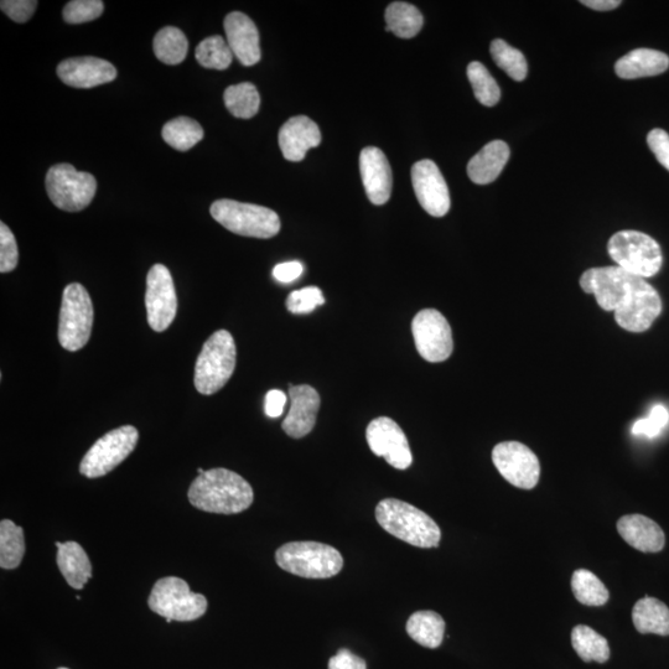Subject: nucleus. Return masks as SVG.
<instances>
[{
    "label": "nucleus",
    "instance_id": "nucleus-8",
    "mask_svg": "<svg viewBox=\"0 0 669 669\" xmlns=\"http://www.w3.org/2000/svg\"><path fill=\"white\" fill-rule=\"evenodd\" d=\"M93 304L84 285H67L62 294L59 319V341L65 350L76 352L88 344L92 334Z\"/></svg>",
    "mask_w": 669,
    "mask_h": 669
},
{
    "label": "nucleus",
    "instance_id": "nucleus-26",
    "mask_svg": "<svg viewBox=\"0 0 669 669\" xmlns=\"http://www.w3.org/2000/svg\"><path fill=\"white\" fill-rule=\"evenodd\" d=\"M632 621L642 635L669 636V609L662 601L646 596L634 606Z\"/></svg>",
    "mask_w": 669,
    "mask_h": 669
},
{
    "label": "nucleus",
    "instance_id": "nucleus-44",
    "mask_svg": "<svg viewBox=\"0 0 669 669\" xmlns=\"http://www.w3.org/2000/svg\"><path fill=\"white\" fill-rule=\"evenodd\" d=\"M329 669H367L366 661L347 648H341L330 658Z\"/></svg>",
    "mask_w": 669,
    "mask_h": 669
},
{
    "label": "nucleus",
    "instance_id": "nucleus-45",
    "mask_svg": "<svg viewBox=\"0 0 669 669\" xmlns=\"http://www.w3.org/2000/svg\"><path fill=\"white\" fill-rule=\"evenodd\" d=\"M304 272L303 264L298 261L279 263L273 269V277L279 283H292L302 276Z\"/></svg>",
    "mask_w": 669,
    "mask_h": 669
},
{
    "label": "nucleus",
    "instance_id": "nucleus-46",
    "mask_svg": "<svg viewBox=\"0 0 669 669\" xmlns=\"http://www.w3.org/2000/svg\"><path fill=\"white\" fill-rule=\"evenodd\" d=\"M287 406V396L279 390H272L267 393L266 402H264V411L269 418H279Z\"/></svg>",
    "mask_w": 669,
    "mask_h": 669
},
{
    "label": "nucleus",
    "instance_id": "nucleus-13",
    "mask_svg": "<svg viewBox=\"0 0 669 669\" xmlns=\"http://www.w3.org/2000/svg\"><path fill=\"white\" fill-rule=\"evenodd\" d=\"M492 461L503 479L518 489L532 490L541 476L537 455L525 444L503 442L492 450Z\"/></svg>",
    "mask_w": 669,
    "mask_h": 669
},
{
    "label": "nucleus",
    "instance_id": "nucleus-30",
    "mask_svg": "<svg viewBox=\"0 0 669 669\" xmlns=\"http://www.w3.org/2000/svg\"><path fill=\"white\" fill-rule=\"evenodd\" d=\"M162 137L171 148L188 152L204 138V129L193 118L179 117L165 124Z\"/></svg>",
    "mask_w": 669,
    "mask_h": 669
},
{
    "label": "nucleus",
    "instance_id": "nucleus-5",
    "mask_svg": "<svg viewBox=\"0 0 669 669\" xmlns=\"http://www.w3.org/2000/svg\"><path fill=\"white\" fill-rule=\"evenodd\" d=\"M237 350L228 331L212 334L196 360L194 383L197 392L211 396L222 390L235 372Z\"/></svg>",
    "mask_w": 669,
    "mask_h": 669
},
{
    "label": "nucleus",
    "instance_id": "nucleus-6",
    "mask_svg": "<svg viewBox=\"0 0 669 669\" xmlns=\"http://www.w3.org/2000/svg\"><path fill=\"white\" fill-rule=\"evenodd\" d=\"M210 212L214 220L236 235L266 240L280 231L277 212L264 206L223 199L215 201Z\"/></svg>",
    "mask_w": 669,
    "mask_h": 669
},
{
    "label": "nucleus",
    "instance_id": "nucleus-42",
    "mask_svg": "<svg viewBox=\"0 0 669 669\" xmlns=\"http://www.w3.org/2000/svg\"><path fill=\"white\" fill-rule=\"evenodd\" d=\"M36 7L38 2L34 0H3L0 3L3 12L19 24L27 23L33 17Z\"/></svg>",
    "mask_w": 669,
    "mask_h": 669
},
{
    "label": "nucleus",
    "instance_id": "nucleus-12",
    "mask_svg": "<svg viewBox=\"0 0 669 669\" xmlns=\"http://www.w3.org/2000/svg\"><path fill=\"white\" fill-rule=\"evenodd\" d=\"M412 333L418 354L425 361L443 362L453 354V331L448 320L438 310L419 311L412 321Z\"/></svg>",
    "mask_w": 669,
    "mask_h": 669
},
{
    "label": "nucleus",
    "instance_id": "nucleus-17",
    "mask_svg": "<svg viewBox=\"0 0 669 669\" xmlns=\"http://www.w3.org/2000/svg\"><path fill=\"white\" fill-rule=\"evenodd\" d=\"M57 75L65 85L75 88H92L117 79V70L110 61L98 57H74L57 66Z\"/></svg>",
    "mask_w": 669,
    "mask_h": 669
},
{
    "label": "nucleus",
    "instance_id": "nucleus-24",
    "mask_svg": "<svg viewBox=\"0 0 669 669\" xmlns=\"http://www.w3.org/2000/svg\"><path fill=\"white\" fill-rule=\"evenodd\" d=\"M669 67V57L653 49H636L616 62L615 72L620 79L635 80L663 74Z\"/></svg>",
    "mask_w": 669,
    "mask_h": 669
},
{
    "label": "nucleus",
    "instance_id": "nucleus-4",
    "mask_svg": "<svg viewBox=\"0 0 669 669\" xmlns=\"http://www.w3.org/2000/svg\"><path fill=\"white\" fill-rule=\"evenodd\" d=\"M279 568L307 579L333 578L344 568L336 548L319 542H290L276 552Z\"/></svg>",
    "mask_w": 669,
    "mask_h": 669
},
{
    "label": "nucleus",
    "instance_id": "nucleus-15",
    "mask_svg": "<svg viewBox=\"0 0 669 669\" xmlns=\"http://www.w3.org/2000/svg\"><path fill=\"white\" fill-rule=\"evenodd\" d=\"M368 446L373 454L385 458L397 470H406L413 463L411 446L406 434L393 419L380 417L372 420L366 430Z\"/></svg>",
    "mask_w": 669,
    "mask_h": 669
},
{
    "label": "nucleus",
    "instance_id": "nucleus-19",
    "mask_svg": "<svg viewBox=\"0 0 669 669\" xmlns=\"http://www.w3.org/2000/svg\"><path fill=\"white\" fill-rule=\"evenodd\" d=\"M290 411L282 428L290 438L300 439L314 429L320 409V396L315 388L302 385L289 387Z\"/></svg>",
    "mask_w": 669,
    "mask_h": 669
},
{
    "label": "nucleus",
    "instance_id": "nucleus-29",
    "mask_svg": "<svg viewBox=\"0 0 669 669\" xmlns=\"http://www.w3.org/2000/svg\"><path fill=\"white\" fill-rule=\"evenodd\" d=\"M572 646L578 656L586 663H605L610 658L608 640L586 625L574 627L572 632Z\"/></svg>",
    "mask_w": 669,
    "mask_h": 669
},
{
    "label": "nucleus",
    "instance_id": "nucleus-47",
    "mask_svg": "<svg viewBox=\"0 0 669 669\" xmlns=\"http://www.w3.org/2000/svg\"><path fill=\"white\" fill-rule=\"evenodd\" d=\"M585 7L598 10V12H609L621 5L620 0H583Z\"/></svg>",
    "mask_w": 669,
    "mask_h": 669
},
{
    "label": "nucleus",
    "instance_id": "nucleus-1",
    "mask_svg": "<svg viewBox=\"0 0 669 669\" xmlns=\"http://www.w3.org/2000/svg\"><path fill=\"white\" fill-rule=\"evenodd\" d=\"M580 287L594 295L599 307L614 311L616 323L630 333H645L662 313V299L646 279L619 267L591 268Z\"/></svg>",
    "mask_w": 669,
    "mask_h": 669
},
{
    "label": "nucleus",
    "instance_id": "nucleus-3",
    "mask_svg": "<svg viewBox=\"0 0 669 669\" xmlns=\"http://www.w3.org/2000/svg\"><path fill=\"white\" fill-rule=\"evenodd\" d=\"M376 520L383 530L414 547L437 548L442 539V531L432 517L401 500L378 503Z\"/></svg>",
    "mask_w": 669,
    "mask_h": 669
},
{
    "label": "nucleus",
    "instance_id": "nucleus-28",
    "mask_svg": "<svg viewBox=\"0 0 669 669\" xmlns=\"http://www.w3.org/2000/svg\"><path fill=\"white\" fill-rule=\"evenodd\" d=\"M386 31L402 39H412L419 34L424 18L419 9L406 2H394L386 10Z\"/></svg>",
    "mask_w": 669,
    "mask_h": 669
},
{
    "label": "nucleus",
    "instance_id": "nucleus-36",
    "mask_svg": "<svg viewBox=\"0 0 669 669\" xmlns=\"http://www.w3.org/2000/svg\"><path fill=\"white\" fill-rule=\"evenodd\" d=\"M490 51L496 65L505 71L512 80L517 82L526 80L528 66L526 57L520 50L512 48L505 40L496 39L492 41Z\"/></svg>",
    "mask_w": 669,
    "mask_h": 669
},
{
    "label": "nucleus",
    "instance_id": "nucleus-10",
    "mask_svg": "<svg viewBox=\"0 0 669 669\" xmlns=\"http://www.w3.org/2000/svg\"><path fill=\"white\" fill-rule=\"evenodd\" d=\"M45 185L53 204L67 212L85 210L97 191L95 176L76 170L71 164H57L50 168Z\"/></svg>",
    "mask_w": 669,
    "mask_h": 669
},
{
    "label": "nucleus",
    "instance_id": "nucleus-31",
    "mask_svg": "<svg viewBox=\"0 0 669 669\" xmlns=\"http://www.w3.org/2000/svg\"><path fill=\"white\" fill-rule=\"evenodd\" d=\"M153 50L155 56L164 64L179 65L188 55V39L179 28L167 27L155 35Z\"/></svg>",
    "mask_w": 669,
    "mask_h": 669
},
{
    "label": "nucleus",
    "instance_id": "nucleus-41",
    "mask_svg": "<svg viewBox=\"0 0 669 669\" xmlns=\"http://www.w3.org/2000/svg\"><path fill=\"white\" fill-rule=\"evenodd\" d=\"M19 252L13 232L0 223V273L13 272L18 266Z\"/></svg>",
    "mask_w": 669,
    "mask_h": 669
},
{
    "label": "nucleus",
    "instance_id": "nucleus-21",
    "mask_svg": "<svg viewBox=\"0 0 669 669\" xmlns=\"http://www.w3.org/2000/svg\"><path fill=\"white\" fill-rule=\"evenodd\" d=\"M223 25L233 55L242 65H256L262 56L256 24L246 14L233 12L227 15Z\"/></svg>",
    "mask_w": 669,
    "mask_h": 669
},
{
    "label": "nucleus",
    "instance_id": "nucleus-40",
    "mask_svg": "<svg viewBox=\"0 0 669 669\" xmlns=\"http://www.w3.org/2000/svg\"><path fill=\"white\" fill-rule=\"evenodd\" d=\"M669 422V412L662 404L652 408L650 416L645 419L637 420L632 427V433L637 437H647L650 439L658 437L662 430L666 428Z\"/></svg>",
    "mask_w": 669,
    "mask_h": 669
},
{
    "label": "nucleus",
    "instance_id": "nucleus-34",
    "mask_svg": "<svg viewBox=\"0 0 669 669\" xmlns=\"http://www.w3.org/2000/svg\"><path fill=\"white\" fill-rule=\"evenodd\" d=\"M575 599L586 606H603L610 598L609 590L594 573L586 569L575 570L572 577Z\"/></svg>",
    "mask_w": 669,
    "mask_h": 669
},
{
    "label": "nucleus",
    "instance_id": "nucleus-18",
    "mask_svg": "<svg viewBox=\"0 0 669 669\" xmlns=\"http://www.w3.org/2000/svg\"><path fill=\"white\" fill-rule=\"evenodd\" d=\"M360 170L368 200L373 205H385L392 194V170L385 153L376 147H367L360 155Z\"/></svg>",
    "mask_w": 669,
    "mask_h": 669
},
{
    "label": "nucleus",
    "instance_id": "nucleus-11",
    "mask_svg": "<svg viewBox=\"0 0 669 669\" xmlns=\"http://www.w3.org/2000/svg\"><path fill=\"white\" fill-rule=\"evenodd\" d=\"M139 440L133 425L111 430L98 439L81 461L80 473L88 479H97L111 473L136 449Z\"/></svg>",
    "mask_w": 669,
    "mask_h": 669
},
{
    "label": "nucleus",
    "instance_id": "nucleus-37",
    "mask_svg": "<svg viewBox=\"0 0 669 669\" xmlns=\"http://www.w3.org/2000/svg\"><path fill=\"white\" fill-rule=\"evenodd\" d=\"M468 77L476 100L486 107H494L500 102L501 90L494 77L481 62H471Z\"/></svg>",
    "mask_w": 669,
    "mask_h": 669
},
{
    "label": "nucleus",
    "instance_id": "nucleus-32",
    "mask_svg": "<svg viewBox=\"0 0 669 669\" xmlns=\"http://www.w3.org/2000/svg\"><path fill=\"white\" fill-rule=\"evenodd\" d=\"M25 554V539L22 527L13 521L0 522V567L18 568Z\"/></svg>",
    "mask_w": 669,
    "mask_h": 669
},
{
    "label": "nucleus",
    "instance_id": "nucleus-38",
    "mask_svg": "<svg viewBox=\"0 0 669 669\" xmlns=\"http://www.w3.org/2000/svg\"><path fill=\"white\" fill-rule=\"evenodd\" d=\"M105 4L101 0H72L62 12L66 23L82 24L92 22L101 17Z\"/></svg>",
    "mask_w": 669,
    "mask_h": 669
},
{
    "label": "nucleus",
    "instance_id": "nucleus-20",
    "mask_svg": "<svg viewBox=\"0 0 669 669\" xmlns=\"http://www.w3.org/2000/svg\"><path fill=\"white\" fill-rule=\"evenodd\" d=\"M321 132L309 117L297 116L290 118L279 131V147L283 157L289 162H302L308 150L319 147Z\"/></svg>",
    "mask_w": 669,
    "mask_h": 669
},
{
    "label": "nucleus",
    "instance_id": "nucleus-27",
    "mask_svg": "<svg viewBox=\"0 0 669 669\" xmlns=\"http://www.w3.org/2000/svg\"><path fill=\"white\" fill-rule=\"evenodd\" d=\"M407 634L420 646L438 648L445 634V621L435 611H417L407 621Z\"/></svg>",
    "mask_w": 669,
    "mask_h": 669
},
{
    "label": "nucleus",
    "instance_id": "nucleus-16",
    "mask_svg": "<svg viewBox=\"0 0 669 669\" xmlns=\"http://www.w3.org/2000/svg\"><path fill=\"white\" fill-rule=\"evenodd\" d=\"M412 183L420 206L430 216L443 217L448 214L451 204L449 189L437 164L428 159L414 164Z\"/></svg>",
    "mask_w": 669,
    "mask_h": 669
},
{
    "label": "nucleus",
    "instance_id": "nucleus-14",
    "mask_svg": "<svg viewBox=\"0 0 669 669\" xmlns=\"http://www.w3.org/2000/svg\"><path fill=\"white\" fill-rule=\"evenodd\" d=\"M145 307L150 328L163 333L173 323L178 311V298L169 269L163 264H154L147 277Z\"/></svg>",
    "mask_w": 669,
    "mask_h": 669
},
{
    "label": "nucleus",
    "instance_id": "nucleus-35",
    "mask_svg": "<svg viewBox=\"0 0 669 669\" xmlns=\"http://www.w3.org/2000/svg\"><path fill=\"white\" fill-rule=\"evenodd\" d=\"M197 62L205 69L226 70L232 64L233 53L227 41L220 35L210 36L197 45Z\"/></svg>",
    "mask_w": 669,
    "mask_h": 669
},
{
    "label": "nucleus",
    "instance_id": "nucleus-33",
    "mask_svg": "<svg viewBox=\"0 0 669 669\" xmlns=\"http://www.w3.org/2000/svg\"><path fill=\"white\" fill-rule=\"evenodd\" d=\"M227 110L233 117L250 119L258 113L261 97L256 86L250 82L233 85L223 93Z\"/></svg>",
    "mask_w": 669,
    "mask_h": 669
},
{
    "label": "nucleus",
    "instance_id": "nucleus-23",
    "mask_svg": "<svg viewBox=\"0 0 669 669\" xmlns=\"http://www.w3.org/2000/svg\"><path fill=\"white\" fill-rule=\"evenodd\" d=\"M510 154V148L502 140L486 144L468 164L470 180L477 185L491 184L505 169Z\"/></svg>",
    "mask_w": 669,
    "mask_h": 669
},
{
    "label": "nucleus",
    "instance_id": "nucleus-39",
    "mask_svg": "<svg viewBox=\"0 0 669 669\" xmlns=\"http://www.w3.org/2000/svg\"><path fill=\"white\" fill-rule=\"evenodd\" d=\"M324 303L323 292L318 287H308L290 293L287 309L293 314H309Z\"/></svg>",
    "mask_w": 669,
    "mask_h": 669
},
{
    "label": "nucleus",
    "instance_id": "nucleus-43",
    "mask_svg": "<svg viewBox=\"0 0 669 669\" xmlns=\"http://www.w3.org/2000/svg\"><path fill=\"white\" fill-rule=\"evenodd\" d=\"M647 144L658 163L669 171V136L663 129H653L647 136Z\"/></svg>",
    "mask_w": 669,
    "mask_h": 669
},
{
    "label": "nucleus",
    "instance_id": "nucleus-2",
    "mask_svg": "<svg viewBox=\"0 0 669 669\" xmlns=\"http://www.w3.org/2000/svg\"><path fill=\"white\" fill-rule=\"evenodd\" d=\"M191 505L201 511L236 515L250 508L254 492L241 475L227 469H212L196 477L189 489Z\"/></svg>",
    "mask_w": 669,
    "mask_h": 669
},
{
    "label": "nucleus",
    "instance_id": "nucleus-22",
    "mask_svg": "<svg viewBox=\"0 0 669 669\" xmlns=\"http://www.w3.org/2000/svg\"><path fill=\"white\" fill-rule=\"evenodd\" d=\"M617 531L627 544L643 553H658L665 548L666 537L655 521L643 515H627L617 522Z\"/></svg>",
    "mask_w": 669,
    "mask_h": 669
},
{
    "label": "nucleus",
    "instance_id": "nucleus-48",
    "mask_svg": "<svg viewBox=\"0 0 669 669\" xmlns=\"http://www.w3.org/2000/svg\"><path fill=\"white\" fill-rule=\"evenodd\" d=\"M59 669H69V668H64V667H62V668H59Z\"/></svg>",
    "mask_w": 669,
    "mask_h": 669
},
{
    "label": "nucleus",
    "instance_id": "nucleus-9",
    "mask_svg": "<svg viewBox=\"0 0 669 669\" xmlns=\"http://www.w3.org/2000/svg\"><path fill=\"white\" fill-rule=\"evenodd\" d=\"M153 613L170 621H194L204 616L207 599L204 595L193 593L185 580L167 577L155 583L148 599Z\"/></svg>",
    "mask_w": 669,
    "mask_h": 669
},
{
    "label": "nucleus",
    "instance_id": "nucleus-7",
    "mask_svg": "<svg viewBox=\"0 0 669 669\" xmlns=\"http://www.w3.org/2000/svg\"><path fill=\"white\" fill-rule=\"evenodd\" d=\"M608 252L616 267L643 279L656 276L662 268L661 247L646 233L617 232L610 238Z\"/></svg>",
    "mask_w": 669,
    "mask_h": 669
},
{
    "label": "nucleus",
    "instance_id": "nucleus-25",
    "mask_svg": "<svg viewBox=\"0 0 669 669\" xmlns=\"http://www.w3.org/2000/svg\"><path fill=\"white\" fill-rule=\"evenodd\" d=\"M56 562L67 584L76 590L85 588L92 577V564L85 549L76 542H56Z\"/></svg>",
    "mask_w": 669,
    "mask_h": 669
}]
</instances>
